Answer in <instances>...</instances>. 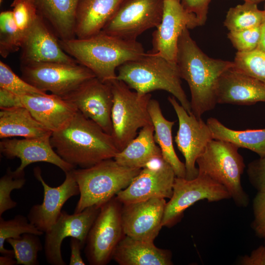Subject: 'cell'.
Segmentation results:
<instances>
[{"mask_svg":"<svg viewBox=\"0 0 265 265\" xmlns=\"http://www.w3.org/2000/svg\"><path fill=\"white\" fill-rule=\"evenodd\" d=\"M176 64L181 78L186 81L189 88L191 113L200 118L217 104L219 80L226 71L233 67V62L208 56L186 28L179 39Z\"/></svg>","mask_w":265,"mask_h":265,"instance_id":"1","label":"cell"},{"mask_svg":"<svg viewBox=\"0 0 265 265\" xmlns=\"http://www.w3.org/2000/svg\"><path fill=\"white\" fill-rule=\"evenodd\" d=\"M50 140L64 161L80 168L114 159L119 152L110 134L78 111L65 127L52 133Z\"/></svg>","mask_w":265,"mask_h":265,"instance_id":"2","label":"cell"},{"mask_svg":"<svg viewBox=\"0 0 265 265\" xmlns=\"http://www.w3.org/2000/svg\"><path fill=\"white\" fill-rule=\"evenodd\" d=\"M59 43L66 53L104 82L116 80L119 66L145 53L136 40L122 39L103 31L84 39L59 40Z\"/></svg>","mask_w":265,"mask_h":265,"instance_id":"3","label":"cell"},{"mask_svg":"<svg viewBox=\"0 0 265 265\" xmlns=\"http://www.w3.org/2000/svg\"><path fill=\"white\" fill-rule=\"evenodd\" d=\"M116 79L126 83L140 94L161 90L172 95L189 113L190 101L181 84L176 63L151 51L128 61L117 69Z\"/></svg>","mask_w":265,"mask_h":265,"instance_id":"4","label":"cell"},{"mask_svg":"<svg viewBox=\"0 0 265 265\" xmlns=\"http://www.w3.org/2000/svg\"><path fill=\"white\" fill-rule=\"evenodd\" d=\"M141 170L122 165L114 159L87 168L73 169L72 172L80 192L74 212L91 206L101 207L126 188Z\"/></svg>","mask_w":265,"mask_h":265,"instance_id":"5","label":"cell"},{"mask_svg":"<svg viewBox=\"0 0 265 265\" xmlns=\"http://www.w3.org/2000/svg\"><path fill=\"white\" fill-rule=\"evenodd\" d=\"M238 149L232 143L212 139L197 159L196 163L199 173L223 185L235 204L245 208L249 203V197L241 183L245 165Z\"/></svg>","mask_w":265,"mask_h":265,"instance_id":"6","label":"cell"},{"mask_svg":"<svg viewBox=\"0 0 265 265\" xmlns=\"http://www.w3.org/2000/svg\"><path fill=\"white\" fill-rule=\"evenodd\" d=\"M113 97L111 136L119 151L137 135V131L152 125L148 110L151 95L133 91L124 81L111 82Z\"/></svg>","mask_w":265,"mask_h":265,"instance_id":"7","label":"cell"},{"mask_svg":"<svg viewBox=\"0 0 265 265\" xmlns=\"http://www.w3.org/2000/svg\"><path fill=\"white\" fill-rule=\"evenodd\" d=\"M22 78L37 89L63 97L96 77L79 63L36 62L21 64Z\"/></svg>","mask_w":265,"mask_h":265,"instance_id":"8","label":"cell"},{"mask_svg":"<svg viewBox=\"0 0 265 265\" xmlns=\"http://www.w3.org/2000/svg\"><path fill=\"white\" fill-rule=\"evenodd\" d=\"M122 204L116 196L101 207L87 236L84 253L91 265H105L112 258L125 235L121 220Z\"/></svg>","mask_w":265,"mask_h":265,"instance_id":"9","label":"cell"},{"mask_svg":"<svg viewBox=\"0 0 265 265\" xmlns=\"http://www.w3.org/2000/svg\"><path fill=\"white\" fill-rule=\"evenodd\" d=\"M229 198L230 195L225 187L205 174L199 173L192 180L176 177L172 195L165 205L162 227L175 225L184 212L198 201L206 199L212 202Z\"/></svg>","mask_w":265,"mask_h":265,"instance_id":"10","label":"cell"},{"mask_svg":"<svg viewBox=\"0 0 265 265\" xmlns=\"http://www.w3.org/2000/svg\"><path fill=\"white\" fill-rule=\"evenodd\" d=\"M164 0H122L102 31L135 41L150 28L157 27L162 16Z\"/></svg>","mask_w":265,"mask_h":265,"instance_id":"11","label":"cell"},{"mask_svg":"<svg viewBox=\"0 0 265 265\" xmlns=\"http://www.w3.org/2000/svg\"><path fill=\"white\" fill-rule=\"evenodd\" d=\"M168 100L178 119L179 128L174 140L185 158L186 179L192 180L198 175L196 160L213 139L212 133L207 123L188 113L174 96L169 97Z\"/></svg>","mask_w":265,"mask_h":265,"instance_id":"12","label":"cell"},{"mask_svg":"<svg viewBox=\"0 0 265 265\" xmlns=\"http://www.w3.org/2000/svg\"><path fill=\"white\" fill-rule=\"evenodd\" d=\"M176 177L172 167L163 158L156 159L142 168L132 183L116 195L122 204L154 198L170 199Z\"/></svg>","mask_w":265,"mask_h":265,"instance_id":"13","label":"cell"},{"mask_svg":"<svg viewBox=\"0 0 265 265\" xmlns=\"http://www.w3.org/2000/svg\"><path fill=\"white\" fill-rule=\"evenodd\" d=\"M101 207L91 206L72 214L62 211L52 228L45 233L44 249L46 260L52 265H66L61 254V244L67 237L79 239L84 246L89 232Z\"/></svg>","mask_w":265,"mask_h":265,"instance_id":"14","label":"cell"},{"mask_svg":"<svg viewBox=\"0 0 265 265\" xmlns=\"http://www.w3.org/2000/svg\"><path fill=\"white\" fill-rule=\"evenodd\" d=\"M73 105L86 118L111 135V111L113 97L110 82L94 77L61 97Z\"/></svg>","mask_w":265,"mask_h":265,"instance_id":"15","label":"cell"},{"mask_svg":"<svg viewBox=\"0 0 265 265\" xmlns=\"http://www.w3.org/2000/svg\"><path fill=\"white\" fill-rule=\"evenodd\" d=\"M197 26L196 17L185 9L181 0H164L161 20L153 33L151 51L176 63L180 35L185 28Z\"/></svg>","mask_w":265,"mask_h":265,"instance_id":"16","label":"cell"},{"mask_svg":"<svg viewBox=\"0 0 265 265\" xmlns=\"http://www.w3.org/2000/svg\"><path fill=\"white\" fill-rule=\"evenodd\" d=\"M33 173L43 187L44 197L41 204L31 207L27 217L31 224L45 233L56 222L66 202L72 197L79 195L80 189L72 170L65 173L64 181L57 187H51L45 182L39 167H35Z\"/></svg>","mask_w":265,"mask_h":265,"instance_id":"17","label":"cell"},{"mask_svg":"<svg viewBox=\"0 0 265 265\" xmlns=\"http://www.w3.org/2000/svg\"><path fill=\"white\" fill-rule=\"evenodd\" d=\"M166 202L164 198L122 204L121 212L124 234L134 239L154 242L161 227Z\"/></svg>","mask_w":265,"mask_h":265,"instance_id":"18","label":"cell"},{"mask_svg":"<svg viewBox=\"0 0 265 265\" xmlns=\"http://www.w3.org/2000/svg\"><path fill=\"white\" fill-rule=\"evenodd\" d=\"M39 15L23 37L21 64L36 62L78 63L61 48L59 39Z\"/></svg>","mask_w":265,"mask_h":265,"instance_id":"19","label":"cell"},{"mask_svg":"<svg viewBox=\"0 0 265 265\" xmlns=\"http://www.w3.org/2000/svg\"><path fill=\"white\" fill-rule=\"evenodd\" d=\"M51 135L38 138L2 139L0 141V153L5 158L20 159L16 168L24 171L30 164L44 162L53 164L65 173L76 167L64 161L55 152L51 142Z\"/></svg>","mask_w":265,"mask_h":265,"instance_id":"20","label":"cell"},{"mask_svg":"<svg viewBox=\"0 0 265 265\" xmlns=\"http://www.w3.org/2000/svg\"><path fill=\"white\" fill-rule=\"evenodd\" d=\"M216 96L220 104L250 106L265 102V83L232 67L220 77Z\"/></svg>","mask_w":265,"mask_h":265,"instance_id":"21","label":"cell"},{"mask_svg":"<svg viewBox=\"0 0 265 265\" xmlns=\"http://www.w3.org/2000/svg\"><path fill=\"white\" fill-rule=\"evenodd\" d=\"M21 99L32 116L52 132L65 127L78 111L73 105L53 94L25 95Z\"/></svg>","mask_w":265,"mask_h":265,"instance_id":"22","label":"cell"},{"mask_svg":"<svg viewBox=\"0 0 265 265\" xmlns=\"http://www.w3.org/2000/svg\"><path fill=\"white\" fill-rule=\"evenodd\" d=\"M122 0H79L75 11L76 38L84 39L103 30Z\"/></svg>","mask_w":265,"mask_h":265,"instance_id":"23","label":"cell"},{"mask_svg":"<svg viewBox=\"0 0 265 265\" xmlns=\"http://www.w3.org/2000/svg\"><path fill=\"white\" fill-rule=\"evenodd\" d=\"M112 258L120 265H171V252L154 244L124 235L115 248Z\"/></svg>","mask_w":265,"mask_h":265,"instance_id":"24","label":"cell"},{"mask_svg":"<svg viewBox=\"0 0 265 265\" xmlns=\"http://www.w3.org/2000/svg\"><path fill=\"white\" fill-rule=\"evenodd\" d=\"M39 15L61 40L76 38L75 11L79 0H32Z\"/></svg>","mask_w":265,"mask_h":265,"instance_id":"25","label":"cell"},{"mask_svg":"<svg viewBox=\"0 0 265 265\" xmlns=\"http://www.w3.org/2000/svg\"><path fill=\"white\" fill-rule=\"evenodd\" d=\"M154 128L147 125L114 158L119 164L130 168H143L152 161L162 158L154 138Z\"/></svg>","mask_w":265,"mask_h":265,"instance_id":"26","label":"cell"},{"mask_svg":"<svg viewBox=\"0 0 265 265\" xmlns=\"http://www.w3.org/2000/svg\"><path fill=\"white\" fill-rule=\"evenodd\" d=\"M148 110L154 128V138L159 146L163 159L172 167L176 177H186L185 163L178 157L173 146L172 128L175 121L166 119L163 116L159 102L151 99Z\"/></svg>","mask_w":265,"mask_h":265,"instance_id":"27","label":"cell"},{"mask_svg":"<svg viewBox=\"0 0 265 265\" xmlns=\"http://www.w3.org/2000/svg\"><path fill=\"white\" fill-rule=\"evenodd\" d=\"M52 133L38 122L24 106L0 109L1 139L17 136L38 138L51 135Z\"/></svg>","mask_w":265,"mask_h":265,"instance_id":"28","label":"cell"},{"mask_svg":"<svg viewBox=\"0 0 265 265\" xmlns=\"http://www.w3.org/2000/svg\"><path fill=\"white\" fill-rule=\"evenodd\" d=\"M206 123L213 139L232 143L239 148L253 151L260 157L265 156V128L235 130L227 127L214 117L208 118Z\"/></svg>","mask_w":265,"mask_h":265,"instance_id":"29","label":"cell"},{"mask_svg":"<svg viewBox=\"0 0 265 265\" xmlns=\"http://www.w3.org/2000/svg\"><path fill=\"white\" fill-rule=\"evenodd\" d=\"M263 16L257 3L244 2L231 7L228 11L224 26L229 31H238L259 26Z\"/></svg>","mask_w":265,"mask_h":265,"instance_id":"30","label":"cell"},{"mask_svg":"<svg viewBox=\"0 0 265 265\" xmlns=\"http://www.w3.org/2000/svg\"><path fill=\"white\" fill-rule=\"evenodd\" d=\"M39 236L24 233L18 238H9L6 240L13 248L17 265H39L38 254L43 248Z\"/></svg>","mask_w":265,"mask_h":265,"instance_id":"31","label":"cell"},{"mask_svg":"<svg viewBox=\"0 0 265 265\" xmlns=\"http://www.w3.org/2000/svg\"><path fill=\"white\" fill-rule=\"evenodd\" d=\"M24 233H32L40 236L44 232L38 230L29 222L27 217L23 215H16L13 218L6 220L0 216V253L14 257V250L5 248L4 242L8 238H18Z\"/></svg>","mask_w":265,"mask_h":265,"instance_id":"32","label":"cell"},{"mask_svg":"<svg viewBox=\"0 0 265 265\" xmlns=\"http://www.w3.org/2000/svg\"><path fill=\"white\" fill-rule=\"evenodd\" d=\"M23 36L15 22L12 10L0 13V54L3 58L21 49Z\"/></svg>","mask_w":265,"mask_h":265,"instance_id":"33","label":"cell"},{"mask_svg":"<svg viewBox=\"0 0 265 265\" xmlns=\"http://www.w3.org/2000/svg\"><path fill=\"white\" fill-rule=\"evenodd\" d=\"M233 68L265 83V52L258 48L249 52H237Z\"/></svg>","mask_w":265,"mask_h":265,"instance_id":"34","label":"cell"},{"mask_svg":"<svg viewBox=\"0 0 265 265\" xmlns=\"http://www.w3.org/2000/svg\"><path fill=\"white\" fill-rule=\"evenodd\" d=\"M26 179L24 170L12 171L8 167L0 179V216L6 211L14 208L17 205L11 198V191L22 188Z\"/></svg>","mask_w":265,"mask_h":265,"instance_id":"35","label":"cell"},{"mask_svg":"<svg viewBox=\"0 0 265 265\" xmlns=\"http://www.w3.org/2000/svg\"><path fill=\"white\" fill-rule=\"evenodd\" d=\"M0 88L20 97L47 94L19 77L9 66L1 61H0Z\"/></svg>","mask_w":265,"mask_h":265,"instance_id":"36","label":"cell"},{"mask_svg":"<svg viewBox=\"0 0 265 265\" xmlns=\"http://www.w3.org/2000/svg\"><path fill=\"white\" fill-rule=\"evenodd\" d=\"M11 6L15 22L23 35L39 15L32 0H13Z\"/></svg>","mask_w":265,"mask_h":265,"instance_id":"37","label":"cell"},{"mask_svg":"<svg viewBox=\"0 0 265 265\" xmlns=\"http://www.w3.org/2000/svg\"><path fill=\"white\" fill-rule=\"evenodd\" d=\"M227 37L238 52L254 50L258 48L260 42V26L241 30L229 31Z\"/></svg>","mask_w":265,"mask_h":265,"instance_id":"38","label":"cell"},{"mask_svg":"<svg viewBox=\"0 0 265 265\" xmlns=\"http://www.w3.org/2000/svg\"><path fill=\"white\" fill-rule=\"evenodd\" d=\"M254 219L251 227L257 236L265 235V192H258L253 201Z\"/></svg>","mask_w":265,"mask_h":265,"instance_id":"39","label":"cell"},{"mask_svg":"<svg viewBox=\"0 0 265 265\" xmlns=\"http://www.w3.org/2000/svg\"><path fill=\"white\" fill-rule=\"evenodd\" d=\"M246 172L255 189L258 192H265V156L249 162Z\"/></svg>","mask_w":265,"mask_h":265,"instance_id":"40","label":"cell"},{"mask_svg":"<svg viewBox=\"0 0 265 265\" xmlns=\"http://www.w3.org/2000/svg\"><path fill=\"white\" fill-rule=\"evenodd\" d=\"M211 0H181V3L188 12L195 16L199 26L205 25Z\"/></svg>","mask_w":265,"mask_h":265,"instance_id":"41","label":"cell"},{"mask_svg":"<svg viewBox=\"0 0 265 265\" xmlns=\"http://www.w3.org/2000/svg\"><path fill=\"white\" fill-rule=\"evenodd\" d=\"M24 106L21 97L0 88V109Z\"/></svg>","mask_w":265,"mask_h":265,"instance_id":"42","label":"cell"},{"mask_svg":"<svg viewBox=\"0 0 265 265\" xmlns=\"http://www.w3.org/2000/svg\"><path fill=\"white\" fill-rule=\"evenodd\" d=\"M239 263L242 265H265V244L252 251L250 255L242 257Z\"/></svg>","mask_w":265,"mask_h":265,"instance_id":"43","label":"cell"},{"mask_svg":"<svg viewBox=\"0 0 265 265\" xmlns=\"http://www.w3.org/2000/svg\"><path fill=\"white\" fill-rule=\"evenodd\" d=\"M70 246L71 248V257L70 265H85L80 253V250L83 248L80 241L75 238H71Z\"/></svg>","mask_w":265,"mask_h":265,"instance_id":"44","label":"cell"},{"mask_svg":"<svg viewBox=\"0 0 265 265\" xmlns=\"http://www.w3.org/2000/svg\"><path fill=\"white\" fill-rule=\"evenodd\" d=\"M260 40L258 49L265 52V3L263 9V16L260 25Z\"/></svg>","mask_w":265,"mask_h":265,"instance_id":"45","label":"cell"},{"mask_svg":"<svg viewBox=\"0 0 265 265\" xmlns=\"http://www.w3.org/2000/svg\"><path fill=\"white\" fill-rule=\"evenodd\" d=\"M14 256L9 255H2L0 256V265H14L17 264L16 259H13Z\"/></svg>","mask_w":265,"mask_h":265,"instance_id":"46","label":"cell"},{"mask_svg":"<svg viewBox=\"0 0 265 265\" xmlns=\"http://www.w3.org/2000/svg\"><path fill=\"white\" fill-rule=\"evenodd\" d=\"M244 2H249L258 4L262 1H265V0H243Z\"/></svg>","mask_w":265,"mask_h":265,"instance_id":"47","label":"cell"},{"mask_svg":"<svg viewBox=\"0 0 265 265\" xmlns=\"http://www.w3.org/2000/svg\"><path fill=\"white\" fill-rule=\"evenodd\" d=\"M3 0H0V3H1L3 2Z\"/></svg>","mask_w":265,"mask_h":265,"instance_id":"48","label":"cell"},{"mask_svg":"<svg viewBox=\"0 0 265 265\" xmlns=\"http://www.w3.org/2000/svg\"><path fill=\"white\" fill-rule=\"evenodd\" d=\"M264 239H265V235H264V236L263 237V238Z\"/></svg>","mask_w":265,"mask_h":265,"instance_id":"49","label":"cell"}]
</instances>
